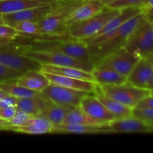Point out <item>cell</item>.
Returning a JSON list of instances; mask_svg holds the SVG:
<instances>
[{"label":"cell","instance_id":"7a4b0ae2","mask_svg":"<svg viewBox=\"0 0 153 153\" xmlns=\"http://www.w3.org/2000/svg\"><path fill=\"white\" fill-rule=\"evenodd\" d=\"M19 52L22 55L35 60L40 64L76 67L88 72L92 71L94 67L93 64L79 61L54 49L25 48L19 50Z\"/></svg>","mask_w":153,"mask_h":153},{"label":"cell","instance_id":"4fadbf2b","mask_svg":"<svg viewBox=\"0 0 153 153\" xmlns=\"http://www.w3.org/2000/svg\"><path fill=\"white\" fill-rule=\"evenodd\" d=\"M56 3L58 2L52 3L40 7L25 9L14 13L0 15V22L11 25L12 24L19 21L30 20L38 22L47 12H49L55 6Z\"/></svg>","mask_w":153,"mask_h":153},{"label":"cell","instance_id":"3957f363","mask_svg":"<svg viewBox=\"0 0 153 153\" xmlns=\"http://www.w3.org/2000/svg\"><path fill=\"white\" fill-rule=\"evenodd\" d=\"M85 0H67L58 2L38 21L40 34L49 35L64 32L63 25L68 15Z\"/></svg>","mask_w":153,"mask_h":153},{"label":"cell","instance_id":"ee69618b","mask_svg":"<svg viewBox=\"0 0 153 153\" xmlns=\"http://www.w3.org/2000/svg\"><path fill=\"white\" fill-rule=\"evenodd\" d=\"M7 95H8L7 93H5L4 91H1V90L0 89V100H1V98H3V97H5V96H7Z\"/></svg>","mask_w":153,"mask_h":153},{"label":"cell","instance_id":"f35d334b","mask_svg":"<svg viewBox=\"0 0 153 153\" xmlns=\"http://www.w3.org/2000/svg\"><path fill=\"white\" fill-rule=\"evenodd\" d=\"M151 7H153V0H147L146 4H145V6L143 7V10H147V9L151 8Z\"/></svg>","mask_w":153,"mask_h":153},{"label":"cell","instance_id":"6da1fadb","mask_svg":"<svg viewBox=\"0 0 153 153\" xmlns=\"http://www.w3.org/2000/svg\"><path fill=\"white\" fill-rule=\"evenodd\" d=\"M145 21L146 19L142 12L117 28L113 37L108 41L98 46L88 48L91 60L94 65L108 55L124 47L130 36Z\"/></svg>","mask_w":153,"mask_h":153},{"label":"cell","instance_id":"60d3db41","mask_svg":"<svg viewBox=\"0 0 153 153\" xmlns=\"http://www.w3.org/2000/svg\"><path fill=\"white\" fill-rule=\"evenodd\" d=\"M146 89H147L148 91H150L151 93H153V76L152 79H151L150 81H149V83H148L147 87H146Z\"/></svg>","mask_w":153,"mask_h":153},{"label":"cell","instance_id":"8992f818","mask_svg":"<svg viewBox=\"0 0 153 153\" xmlns=\"http://www.w3.org/2000/svg\"><path fill=\"white\" fill-rule=\"evenodd\" d=\"M124 48L140 58L152 55L153 23L145 21L130 36Z\"/></svg>","mask_w":153,"mask_h":153},{"label":"cell","instance_id":"ffe728a7","mask_svg":"<svg viewBox=\"0 0 153 153\" xmlns=\"http://www.w3.org/2000/svg\"><path fill=\"white\" fill-rule=\"evenodd\" d=\"M40 71L43 72V73L61 75V76H67V77L74 78V79L96 82L91 72L85 71L82 69L76 68V67H60V66L49 65V64H41Z\"/></svg>","mask_w":153,"mask_h":153},{"label":"cell","instance_id":"52a82bcc","mask_svg":"<svg viewBox=\"0 0 153 153\" xmlns=\"http://www.w3.org/2000/svg\"><path fill=\"white\" fill-rule=\"evenodd\" d=\"M0 64L13 70L24 73L31 70H40L41 64L35 60L20 53L11 43L0 45Z\"/></svg>","mask_w":153,"mask_h":153},{"label":"cell","instance_id":"f1b7e54d","mask_svg":"<svg viewBox=\"0 0 153 153\" xmlns=\"http://www.w3.org/2000/svg\"><path fill=\"white\" fill-rule=\"evenodd\" d=\"M13 26L19 34H25L28 35L40 34V27L38 22L36 21H19L12 24Z\"/></svg>","mask_w":153,"mask_h":153},{"label":"cell","instance_id":"e575fe53","mask_svg":"<svg viewBox=\"0 0 153 153\" xmlns=\"http://www.w3.org/2000/svg\"><path fill=\"white\" fill-rule=\"evenodd\" d=\"M16 111H17V109L14 106L0 108V118L5 121L10 120L14 116Z\"/></svg>","mask_w":153,"mask_h":153},{"label":"cell","instance_id":"5b68a950","mask_svg":"<svg viewBox=\"0 0 153 153\" xmlns=\"http://www.w3.org/2000/svg\"><path fill=\"white\" fill-rule=\"evenodd\" d=\"M98 91L102 94L128 107L134 108L143 99L150 95L147 89L125 85H99Z\"/></svg>","mask_w":153,"mask_h":153},{"label":"cell","instance_id":"ab89813d","mask_svg":"<svg viewBox=\"0 0 153 153\" xmlns=\"http://www.w3.org/2000/svg\"><path fill=\"white\" fill-rule=\"evenodd\" d=\"M13 40H10L8 38H4V37H0V45L1 44H6V43H9L13 42Z\"/></svg>","mask_w":153,"mask_h":153},{"label":"cell","instance_id":"7dc6e473","mask_svg":"<svg viewBox=\"0 0 153 153\" xmlns=\"http://www.w3.org/2000/svg\"><path fill=\"white\" fill-rule=\"evenodd\" d=\"M151 133H153V126H151Z\"/></svg>","mask_w":153,"mask_h":153},{"label":"cell","instance_id":"1f68e13d","mask_svg":"<svg viewBox=\"0 0 153 153\" xmlns=\"http://www.w3.org/2000/svg\"><path fill=\"white\" fill-rule=\"evenodd\" d=\"M132 115L143 120L151 126H153V109L134 108L132 110Z\"/></svg>","mask_w":153,"mask_h":153},{"label":"cell","instance_id":"ba28073f","mask_svg":"<svg viewBox=\"0 0 153 153\" xmlns=\"http://www.w3.org/2000/svg\"><path fill=\"white\" fill-rule=\"evenodd\" d=\"M140 57L128 52L124 47L110 54L94 65V67H107L128 77Z\"/></svg>","mask_w":153,"mask_h":153},{"label":"cell","instance_id":"cb8c5ba5","mask_svg":"<svg viewBox=\"0 0 153 153\" xmlns=\"http://www.w3.org/2000/svg\"><path fill=\"white\" fill-rule=\"evenodd\" d=\"M143 12V9L140 7H126V8H123L120 10L119 13L114 17L112 18L102 28V29L95 36L100 35V34H104V33L110 31L111 30L115 29V28H118L123 24L125 23L126 21L132 18L133 16H136V15L139 14V13ZM94 36V37H95Z\"/></svg>","mask_w":153,"mask_h":153},{"label":"cell","instance_id":"83f0119b","mask_svg":"<svg viewBox=\"0 0 153 153\" xmlns=\"http://www.w3.org/2000/svg\"><path fill=\"white\" fill-rule=\"evenodd\" d=\"M64 124H80V125H101L102 123L96 120L93 119L91 117L85 114L79 106L70 109V111L67 113Z\"/></svg>","mask_w":153,"mask_h":153},{"label":"cell","instance_id":"bcb514c9","mask_svg":"<svg viewBox=\"0 0 153 153\" xmlns=\"http://www.w3.org/2000/svg\"><path fill=\"white\" fill-rule=\"evenodd\" d=\"M52 1H55V2H61V1H67V0H52Z\"/></svg>","mask_w":153,"mask_h":153},{"label":"cell","instance_id":"9a60e30c","mask_svg":"<svg viewBox=\"0 0 153 153\" xmlns=\"http://www.w3.org/2000/svg\"><path fill=\"white\" fill-rule=\"evenodd\" d=\"M108 126L111 132L151 133V126L134 116L114 120Z\"/></svg>","mask_w":153,"mask_h":153},{"label":"cell","instance_id":"74e56055","mask_svg":"<svg viewBox=\"0 0 153 153\" xmlns=\"http://www.w3.org/2000/svg\"><path fill=\"white\" fill-rule=\"evenodd\" d=\"M143 13L146 21L153 23V7L143 10Z\"/></svg>","mask_w":153,"mask_h":153},{"label":"cell","instance_id":"d590c367","mask_svg":"<svg viewBox=\"0 0 153 153\" xmlns=\"http://www.w3.org/2000/svg\"><path fill=\"white\" fill-rule=\"evenodd\" d=\"M17 98L11 95H7L0 100V108L7 107H16Z\"/></svg>","mask_w":153,"mask_h":153},{"label":"cell","instance_id":"7402d4cb","mask_svg":"<svg viewBox=\"0 0 153 153\" xmlns=\"http://www.w3.org/2000/svg\"><path fill=\"white\" fill-rule=\"evenodd\" d=\"M94 80L98 85H125L127 77L107 67H94L91 71Z\"/></svg>","mask_w":153,"mask_h":153},{"label":"cell","instance_id":"2e32d148","mask_svg":"<svg viewBox=\"0 0 153 153\" xmlns=\"http://www.w3.org/2000/svg\"><path fill=\"white\" fill-rule=\"evenodd\" d=\"M49 80L51 83L61 85L65 88L78 91H85L91 94H95L98 91L99 85L96 82H90L82 79H74V78L67 77L61 75L52 74V73H43Z\"/></svg>","mask_w":153,"mask_h":153},{"label":"cell","instance_id":"4dcf8cb0","mask_svg":"<svg viewBox=\"0 0 153 153\" xmlns=\"http://www.w3.org/2000/svg\"><path fill=\"white\" fill-rule=\"evenodd\" d=\"M33 116L22 111H16L14 116L8 121H6L4 125V130H10L12 127H19L22 126L26 124V123L29 120L31 117Z\"/></svg>","mask_w":153,"mask_h":153},{"label":"cell","instance_id":"30bf717a","mask_svg":"<svg viewBox=\"0 0 153 153\" xmlns=\"http://www.w3.org/2000/svg\"><path fill=\"white\" fill-rule=\"evenodd\" d=\"M105 7V4L100 1L96 0H85L66 18L63 25L64 31L67 33V29L70 25L89 19L101 12Z\"/></svg>","mask_w":153,"mask_h":153},{"label":"cell","instance_id":"44dd1931","mask_svg":"<svg viewBox=\"0 0 153 153\" xmlns=\"http://www.w3.org/2000/svg\"><path fill=\"white\" fill-rule=\"evenodd\" d=\"M52 103L45 97L17 98L16 108L31 116H38Z\"/></svg>","mask_w":153,"mask_h":153},{"label":"cell","instance_id":"484cf974","mask_svg":"<svg viewBox=\"0 0 153 153\" xmlns=\"http://www.w3.org/2000/svg\"><path fill=\"white\" fill-rule=\"evenodd\" d=\"M0 89L9 95L16 98H26V97H43V94L37 91H31L15 83L14 81H3L0 82Z\"/></svg>","mask_w":153,"mask_h":153},{"label":"cell","instance_id":"836d02e7","mask_svg":"<svg viewBox=\"0 0 153 153\" xmlns=\"http://www.w3.org/2000/svg\"><path fill=\"white\" fill-rule=\"evenodd\" d=\"M19 34H20L13 26L8 24L0 22V37H4L14 40L18 36H19Z\"/></svg>","mask_w":153,"mask_h":153},{"label":"cell","instance_id":"d4e9b609","mask_svg":"<svg viewBox=\"0 0 153 153\" xmlns=\"http://www.w3.org/2000/svg\"><path fill=\"white\" fill-rule=\"evenodd\" d=\"M94 95L97 99L104 105L105 107L116 117V119H120V118L128 117L132 115L133 108L128 107L123 104L118 102L112 99L105 97L102 94L100 91H97Z\"/></svg>","mask_w":153,"mask_h":153},{"label":"cell","instance_id":"f546056e","mask_svg":"<svg viewBox=\"0 0 153 153\" xmlns=\"http://www.w3.org/2000/svg\"><path fill=\"white\" fill-rule=\"evenodd\" d=\"M147 0H114L108 4L106 7L108 8L121 10L123 8L130 7H140L143 9Z\"/></svg>","mask_w":153,"mask_h":153},{"label":"cell","instance_id":"603a6c76","mask_svg":"<svg viewBox=\"0 0 153 153\" xmlns=\"http://www.w3.org/2000/svg\"><path fill=\"white\" fill-rule=\"evenodd\" d=\"M52 132L93 134V133L111 132L108 123L101 125H80V124H60L54 126Z\"/></svg>","mask_w":153,"mask_h":153},{"label":"cell","instance_id":"d6986e66","mask_svg":"<svg viewBox=\"0 0 153 153\" xmlns=\"http://www.w3.org/2000/svg\"><path fill=\"white\" fill-rule=\"evenodd\" d=\"M55 3L52 0H0V15Z\"/></svg>","mask_w":153,"mask_h":153},{"label":"cell","instance_id":"c3c4849f","mask_svg":"<svg viewBox=\"0 0 153 153\" xmlns=\"http://www.w3.org/2000/svg\"><path fill=\"white\" fill-rule=\"evenodd\" d=\"M150 94H152V95H153V93H151V92H150Z\"/></svg>","mask_w":153,"mask_h":153},{"label":"cell","instance_id":"ac0fdd59","mask_svg":"<svg viewBox=\"0 0 153 153\" xmlns=\"http://www.w3.org/2000/svg\"><path fill=\"white\" fill-rule=\"evenodd\" d=\"M54 129V125L42 115L33 116L22 126L12 127L10 131L30 134H43L52 133Z\"/></svg>","mask_w":153,"mask_h":153},{"label":"cell","instance_id":"e0dca14e","mask_svg":"<svg viewBox=\"0 0 153 153\" xmlns=\"http://www.w3.org/2000/svg\"><path fill=\"white\" fill-rule=\"evenodd\" d=\"M13 81L19 86L40 93L50 84L49 80L43 72L35 70L24 72Z\"/></svg>","mask_w":153,"mask_h":153},{"label":"cell","instance_id":"d6a6232c","mask_svg":"<svg viewBox=\"0 0 153 153\" xmlns=\"http://www.w3.org/2000/svg\"><path fill=\"white\" fill-rule=\"evenodd\" d=\"M22 72L13 70L0 64V82L13 81L22 74Z\"/></svg>","mask_w":153,"mask_h":153},{"label":"cell","instance_id":"7c38bea8","mask_svg":"<svg viewBox=\"0 0 153 153\" xmlns=\"http://www.w3.org/2000/svg\"><path fill=\"white\" fill-rule=\"evenodd\" d=\"M153 76V64L147 58H140L127 77L126 84L146 89Z\"/></svg>","mask_w":153,"mask_h":153},{"label":"cell","instance_id":"b9f144b4","mask_svg":"<svg viewBox=\"0 0 153 153\" xmlns=\"http://www.w3.org/2000/svg\"><path fill=\"white\" fill-rule=\"evenodd\" d=\"M5 120L0 118V130H4V125H5Z\"/></svg>","mask_w":153,"mask_h":153},{"label":"cell","instance_id":"277c9868","mask_svg":"<svg viewBox=\"0 0 153 153\" xmlns=\"http://www.w3.org/2000/svg\"><path fill=\"white\" fill-rule=\"evenodd\" d=\"M120 10L108 8L106 7L97 14L92 17L76 22L70 25L67 29V33L70 38L85 40L91 38L98 34L103 27L115 16L119 13Z\"/></svg>","mask_w":153,"mask_h":153},{"label":"cell","instance_id":"9c48e42d","mask_svg":"<svg viewBox=\"0 0 153 153\" xmlns=\"http://www.w3.org/2000/svg\"><path fill=\"white\" fill-rule=\"evenodd\" d=\"M41 93L54 104L72 108L79 106L82 99L88 94H91L85 91L65 88L51 82Z\"/></svg>","mask_w":153,"mask_h":153},{"label":"cell","instance_id":"f6af8a7d","mask_svg":"<svg viewBox=\"0 0 153 153\" xmlns=\"http://www.w3.org/2000/svg\"><path fill=\"white\" fill-rule=\"evenodd\" d=\"M146 58H147L148 59H149V61H150V62L152 63V64H153V54H152V55H149V56H148V57H146Z\"/></svg>","mask_w":153,"mask_h":153},{"label":"cell","instance_id":"4316f807","mask_svg":"<svg viewBox=\"0 0 153 153\" xmlns=\"http://www.w3.org/2000/svg\"><path fill=\"white\" fill-rule=\"evenodd\" d=\"M71 108H73L52 103L43 110L40 115L50 121L54 126L60 125L63 123L67 113L70 111Z\"/></svg>","mask_w":153,"mask_h":153},{"label":"cell","instance_id":"8d00e7d4","mask_svg":"<svg viewBox=\"0 0 153 153\" xmlns=\"http://www.w3.org/2000/svg\"><path fill=\"white\" fill-rule=\"evenodd\" d=\"M135 108H152L153 109V95L150 94V95L147 96L144 99L141 100L137 104Z\"/></svg>","mask_w":153,"mask_h":153},{"label":"cell","instance_id":"8fae6325","mask_svg":"<svg viewBox=\"0 0 153 153\" xmlns=\"http://www.w3.org/2000/svg\"><path fill=\"white\" fill-rule=\"evenodd\" d=\"M79 107L88 116L102 123H108L116 119L94 94H88L84 97L81 100Z\"/></svg>","mask_w":153,"mask_h":153},{"label":"cell","instance_id":"5bb4252c","mask_svg":"<svg viewBox=\"0 0 153 153\" xmlns=\"http://www.w3.org/2000/svg\"><path fill=\"white\" fill-rule=\"evenodd\" d=\"M52 49H56L79 61L94 64L91 60L88 45L84 40L71 38V40H66L60 42Z\"/></svg>","mask_w":153,"mask_h":153},{"label":"cell","instance_id":"7bdbcfd3","mask_svg":"<svg viewBox=\"0 0 153 153\" xmlns=\"http://www.w3.org/2000/svg\"><path fill=\"white\" fill-rule=\"evenodd\" d=\"M96 1H100V2H102V4H105V5H107L108 4H109V3H111V1H114V0H96Z\"/></svg>","mask_w":153,"mask_h":153}]
</instances>
